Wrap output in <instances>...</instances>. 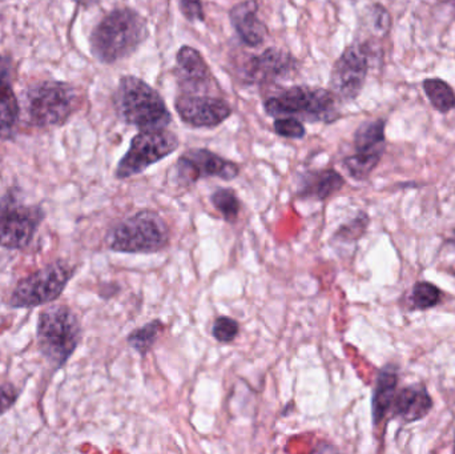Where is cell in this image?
<instances>
[{"label": "cell", "mask_w": 455, "mask_h": 454, "mask_svg": "<svg viewBox=\"0 0 455 454\" xmlns=\"http://www.w3.org/2000/svg\"><path fill=\"white\" fill-rule=\"evenodd\" d=\"M149 37L148 21L130 7L115 8L91 32V53L101 64L131 58Z\"/></svg>", "instance_id": "6da1fadb"}, {"label": "cell", "mask_w": 455, "mask_h": 454, "mask_svg": "<svg viewBox=\"0 0 455 454\" xmlns=\"http://www.w3.org/2000/svg\"><path fill=\"white\" fill-rule=\"evenodd\" d=\"M342 101L329 88L293 85L283 88L262 101L265 114L275 117H293L310 124H333L342 116Z\"/></svg>", "instance_id": "7a4b0ae2"}, {"label": "cell", "mask_w": 455, "mask_h": 454, "mask_svg": "<svg viewBox=\"0 0 455 454\" xmlns=\"http://www.w3.org/2000/svg\"><path fill=\"white\" fill-rule=\"evenodd\" d=\"M112 101L117 117L139 131L163 130L172 123V114L159 91L133 75L119 80Z\"/></svg>", "instance_id": "3957f363"}, {"label": "cell", "mask_w": 455, "mask_h": 454, "mask_svg": "<svg viewBox=\"0 0 455 454\" xmlns=\"http://www.w3.org/2000/svg\"><path fill=\"white\" fill-rule=\"evenodd\" d=\"M79 316L66 304H48L36 322V346L55 372L63 370L82 341Z\"/></svg>", "instance_id": "277c9868"}, {"label": "cell", "mask_w": 455, "mask_h": 454, "mask_svg": "<svg viewBox=\"0 0 455 454\" xmlns=\"http://www.w3.org/2000/svg\"><path fill=\"white\" fill-rule=\"evenodd\" d=\"M83 103L84 95L80 88L59 80H42L29 85L26 92L29 124L42 130L66 124Z\"/></svg>", "instance_id": "5b68a950"}, {"label": "cell", "mask_w": 455, "mask_h": 454, "mask_svg": "<svg viewBox=\"0 0 455 454\" xmlns=\"http://www.w3.org/2000/svg\"><path fill=\"white\" fill-rule=\"evenodd\" d=\"M106 240L114 252L156 253L168 247L171 232L159 213L143 210L115 224Z\"/></svg>", "instance_id": "8992f818"}, {"label": "cell", "mask_w": 455, "mask_h": 454, "mask_svg": "<svg viewBox=\"0 0 455 454\" xmlns=\"http://www.w3.org/2000/svg\"><path fill=\"white\" fill-rule=\"evenodd\" d=\"M76 274L68 261L55 260L18 280L8 298L11 309H34L60 299Z\"/></svg>", "instance_id": "52a82bcc"}, {"label": "cell", "mask_w": 455, "mask_h": 454, "mask_svg": "<svg viewBox=\"0 0 455 454\" xmlns=\"http://www.w3.org/2000/svg\"><path fill=\"white\" fill-rule=\"evenodd\" d=\"M45 218L47 213L42 204L27 202L19 188L7 189L0 196V248L27 250Z\"/></svg>", "instance_id": "ba28073f"}, {"label": "cell", "mask_w": 455, "mask_h": 454, "mask_svg": "<svg viewBox=\"0 0 455 454\" xmlns=\"http://www.w3.org/2000/svg\"><path fill=\"white\" fill-rule=\"evenodd\" d=\"M379 56V48L371 37L357 39L347 45L331 67L329 90L342 103L355 101L363 92L369 69Z\"/></svg>", "instance_id": "9c48e42d"}, {"label": "cell", "mask_w": 455, "mask_h": 454, "mask_svg": "<svg viewBox=\"0 0 455 454\" xmlns=\"http://www.w3.org/2000/svg\"><path fill=\"white\" fill-rule=\"evenodd\" d=\"M180 147L176 133L167 128L139 131L130 143V148L117 163L115 178L119 180L146 172L149 167L175 154Z\"/></svg>", "instance_id": "30bf717a"}, {"label": "cell", "mask_w": 455, "mask_h": 454, "mask_svg": "<svg viewBox=\"0 0 455 454\" xmlns=\"http://www.w3.org/2000/svg\"><path fill=\"white\" fill-rule=\"evenodd\" d=\"M387 120H366L355 132V154L345 157L342 165L353 180L369 179L379 167L387 148Z\"/></svg>", "instance_id": "8fae6325"}, {"label": "cell", "mask_w": 455, "mask_h": 454, "mask_svg": "<svg viewBox=\"0 0 455 454\" xmlns=\"http://www.w3.org/2000/svg\"><path fill=\"white\" fill-rule=\"evenodd\" d=\"M299 68V59L280 47H267L249 56L238 67L237 79L243 85L267 87L293 76Z\"/></svg>", "instance_id": "7c38bea8"}, {"label": "cell", "mask_w": 455, "mask_h": 454, "mask_svg": "<svg viewBox=\"0 0 455 454\" xmlns=\"http://www.w3.org/2000/svg\"><path fill=\"white\" fill-rule=\"evenodd\" d=\"M175 183L189 187L203 179L218 178L232 181L240 175V165L207 148H192L184 152L173 165Z\"/></svg>", "instance_id": "4fadbf2b"}, {"label": "cell", "mask_w": 455, "mask_h": 454, "mask_svg": "<svg viewBox=\"0 0 455 454\" xmlns=\"http://www.w3.org/2000/svg\"><path fill=\"white\" fill-rule=\"evenodd\" d=\"M175 77L179 93L220 96L218 93L223 92L210 64L192 45H183L176 53Z\"/></svg>", "instance_id": "5bb4252c"}, {"label": "cell", "mask_w": 455, "mask_h": 454, "mask_svg": "<svg viewBox=\"0 0 455 454\" xmlns=\"http://www.w3.org/2000/svg\"><path fill=\"white\" fill-rule=\"evenodd\" d=\"M175 111L184 124L191 128H218L233 115L229 101L223 96L178 93Z\"/></svg>", "instance_id": "9a60e30c"}, {"label": "cell", "mask_w": 455, "mask_h": 454, "mask_svg": "<svg viewBox=\"0 0 455 454\" xmlns=\"http://www.w3.org/2000/svg\"><path fill=\"white\" fill-rule=\"evenodd\" d=\"M15 63L10 55L0 53V140L15 139L18 133L20 106L13 91Z\"/></svg>", "instance_id": "2e32d148"}, {"label": "cell", "mask_w": 455, "mask_h": 454, "mask_svg": "<svg viewBox=\"0 0 455 454\" xmlns=\"http://www.w3.org/2000/svg\"><path fill=\"white\" fill-rule=\"evenodd\" d=\"M259 0H243L228 12L238 39L251 48L259 47L269 34L267 24L259 18Z\"/></svg>", "instance_id": "e0dca14e"}, {"label": "cell", "mask_w": 455, "mask_h": 454, "mask_svg": "<svg viewBox=\"0 0 455 454\" xmlns=\"http://www.w3.org/2000/svg\"><path fill=\"white\" fill-rule=\"evenodd\" d=\"M345 183L344 176L333 168L305 171L297 178L296 196L323 202L339 194Z\"/></svg>", "instance_id": "ac0fdd59"}, {"label": "cell", "mask_w": 455, "mask_h": 454, "mask_svg": "<svg viewBox=\"0 0 455 454\" xmlns=\"http://www.w3.org/2000/svg\"><path fill=\"white\" fill-rule=\"evenodd\" d=\"M433 407L435 402L427 386L424 384H411L395 394L390 413L393 418H397L401 423L411 424L427 418Z\"/></svg>", "instance_id": "d6986e66"}, {"label": "cell", "mask_w": 455, "mask_h": 454, "mask_svg": "<svg viewBox=\"0 0 455 454\" xmlns=\"http://www.w3.org/2000/svg\"><path fill=\"white\" fill-rule=\"evenodd\" d=\"M398 368L387 364L379 370L371 397V416L374 426H379L389 415L398 389Z\"/></svg>", "instance_id": "ffe728a7"}, {"label": "cell", "mask_w": 455, "mask_h": 454, "mask_svg": "<svg viewBox=\"0 0 455 454\" xmlns=\"http://www.w3.org/2000/svg\"><path fill=\"white\" fill-rule=\"evenodd\" d=\"M165 324L162 320L155 319L147 323L143 327L136 328L127 336V343L133 351L141 357L147 356L164 332Z\"/></svg>", "instance_id": "44dd1931"}, {"label": "cell", "mask_w": 455, "mask_h": 454, "mask_svg": "<svg viewBox=\"0 0 455 454\" xmlns=\"http://www.w3.org/2000/svg\"><path fill=\"white\" fill-rule=\"evenodd\" d=\"M422 87L433 108L441 114H449L455 109V92L453 87L445 80L430 77L424 80Z\"/></svg>", "instance_id": "7402d4cb"}, {"label": "cell", "mask_w": 455, "mask_h": 454, "mask_svg": "<svg viewBox=\"0 0 455 454\" xmlns=\"http://www.w3.org/2000/svg\"><path fill=\"white\" fill-rule=\"evenodd\" d=\"M443 293L437 285L429 282H419L414 284L411 295V309L413 311H429L440 306Z\"/></svg>", "instance_id": "603a6c76"}, {"label": "cell", "mask_w": 455, "mask_h": 454, "mask_svg": "<svg viewBox=\"0 0 455 454\" xmlns=\"http://www.w3.org/2000/svg\"><path fill=\"white\" fill-rule=\"evenodd\" d=\"M211 203L216 211L221 213L227 223H235L241 212V202L237 194L232 188L215 189L211 195Z\"/></svg>", "instance_id": "cb8c5ba5"}, {"label": "cell", "mask_w": 455, "mask_h": 454, "mask_svg": "<svg viewBox=\"0 0 455 454\" xmlns=\"http://www.w3.org/2000/svg\"><path fill=\"white\" fill-rule=\"evenodd\" d=\"M366 27L379 36H387L392 28V16L384 5L374 3L366 11Z\"/></svg>", "instance_id": "d4e9b609"}, {"label": "cell", "mask_w": 455, "mask_h": 454, "mask_svg": "<svg viewBox=\"0 0 455 454\" xmlns=\"http://www.w3.org/2000/svg\"><path fill=\"white\" fill-rule=\"evenodd\" d=\"M369 223H371L369 216L366 215L365 212H360L353 220H350L349 223L339 227L334 237H336L337 240H342V242H355V240L363 236L366 229H368Z\"/></svg>", "instance_id": "484cf974"}, {"label": "cell", "mask_w": 455, "mask_h": 454, "mask_svg": "<svg viewBox=\"0 0 455 454\" xmlns=\"http://www.w3.org/2000/svg\"><path fill=\"white\" fill-rule=\"evenodd\" d=\"M273 130L275 135L283 139H291V140H301L307 136L304 123L293 117H277L273 122Z\"/></svg>", "instance_id": "4316f807"}, {"label": "cell", "mask_w": 455, "mask_h": 454, "mask_svg": "<svg viewBox=\"0 0 455 454\" xmlns=\"http://www.w3.org/2000/svg\"><path fill=\"white\" fill-rule=\"evenodd\" d=\"M240 324L232 317L220 316L213 322L212 336L221 344H229L237 339Z\"/></svg>", "instance_id": "83f0119b"}, {"label": "cell", "mask_w": 455, "mask_h": 454, "mask_svg": "<svg viewBox=\"0 0 455 454\" xmlns=\"http://www.w3.org/2000/svg\"><path fill=\"white\" fill-rule=\"evenodd\" d=\"M19 397H20V389L15 384H0V418L15 407Z\"/></svg>", "instance_id": "f1b7e54d"}, {"label": "cell", "mask_w": 455, "mask_h": 454, "mask_svg": "<svg viewBox=\"0 0 455 454\" xmlns=\"http://www.w3.org/2000/svg\"><path fill=\"white\" fill-rule=\"evenodd\" d=\"M179 8L181 15L191 23L205 21V11L202 0H179Z\"/></svg>", "instance_id": "f546056e"}, {"label": "cell", "mask_w": 455, "mask_h": 454, "mask_svg": "<svg viewBox=\"0 0 455 454\" xmlns=\"http://www.w3.org/2000/svg\"><path fill=\"white\" fill-rule=\"evenodd\" d=\"M76 4L82 5V7H92V5L99 4L101 0H74Z\"/></svg>", "instance_id": "4dcf8cb0"}, {"label": "cell", "mask_w": 455, "mask_h": 454, "mask_svg": "<svg viewBox=\"0 0 455 454\" xmlns=\"http://www.w3.org/2000/svg\"><path fill=\"white\" fill-rule=\"evenodd\" d=\"M438 2L443 3V4L451 11V15L455 18V0H438Z\"/></svg>", "instance_id": "1f68e13d"}, {"label": "cell", "mask_w": 455, "mask_h": 454, "mask_svg": "<svg viewBox=\"0 0 455 454\" xmlns=\"http://www.w3.org/2000/svg\"><path fill=\"white\" fill-rule=\"evenodd\" d=\"M448 242V244L453 245L455 247V231L453 232V237H451V239L446 240Z\"/></svg>", "instance_id": "d6a6232c"}, {"label": "cell", "mask_w": 455, "mask_h": 454, "mask_svg": "<svg viewBox=\"0 0 455 454\" xmlns=\"http://www.w3.org/2000/svg\"><path fill=\"white\" fill-rule=\"evenodd\" d=\"M0 2H4V0H0Z\"/></svg>", "instance_id": "836d02e7"}, {"label": "cell", "mask_w": 455, "mask_h": 454, "mask_svg": "<svg viewBox=\"0 0 455 454\" xmlns=\"http://www.w3.org/2000/svg\"><path fill=\"white\" fill-rule=\"evenodd\" d=\"M0 356H2V354H0Z\"/></svg>", "instance_id": "e575fe53"}]
</instances>
